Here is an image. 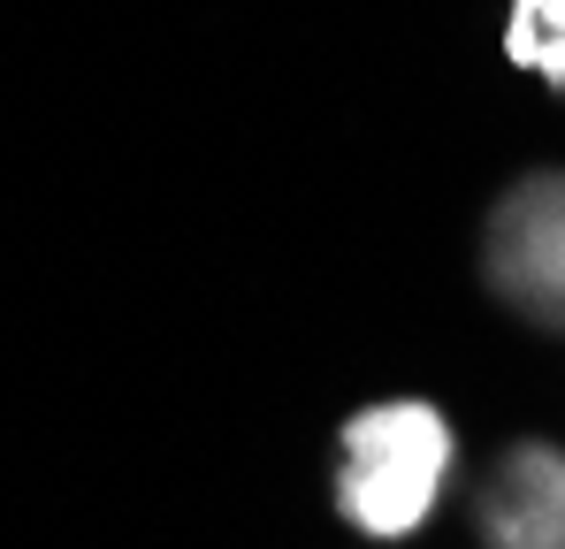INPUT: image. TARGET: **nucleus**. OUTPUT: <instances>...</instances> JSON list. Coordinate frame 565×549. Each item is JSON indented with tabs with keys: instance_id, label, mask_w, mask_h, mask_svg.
<instances>
[{
	"instance_id": "f03ea898",
	"label": "nucleus",
	"mask_w": 565,
	"mask_h": 549,
	"mask_svg": "<svg viewBox=\"0 0 565 549\" xmlns=\"http://www.w3.org/2000/svg\"><path fill=\"white\" fill-rule=\"evenodd\" d=\"M467 519L481 549H565V443L512 435L467 481Z\"/></svg>"
},
{
	"instance_id": "f257e3e1",
	"label": "nucleus",
	"mask_w": 565,
	"mask_h": 549,
	"mask_svg": "<svg viewBox=\"0 0 565 549\" xmlns=\"http://www.w3.org/2000/svg\"><path fill=\"white\" fill-rule=\"evenodd\" d=\"M467 496V435L444 397L428 389H382L360 397L329 435V512L352 542L413 549L428 542Z\"/></svg>"
},
{
	"instance_id": "7ed1b4c3",
	"label": "nucleus",
	"mask_w": 565,
	"mask_h": 549,
	"mask_svg": "<svg viewBox=\"0 0 565 549\" xmlns=\"http://www.w3.org/2000/svg\"><path fill=\"white\" fill-rule=\"evenodd\" d=\"M497 282L543 321H565V176H527L497 206Z\"/></svg>"
},
{
	"instance_id": "20e7f679",
	"label": "nucleus",
	"mask_w": 565,
	"mask_h": 549,
	"mask_svg": "<svg viewBox=\"0 0 565 549\" xmlns=\"http://www.w3.org/2000/svg\"><path fill=\"white\" fill-rule=\"evenodd\" d=\"M504 62L565 99V0H504Z\"/></svg>"
}]
</instances>
